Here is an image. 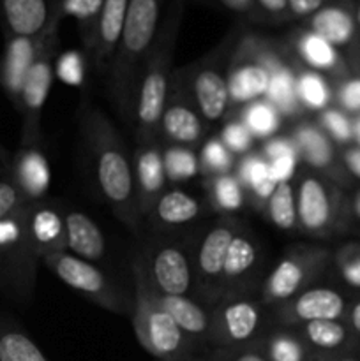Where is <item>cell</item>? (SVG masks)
Here are the masks:
<instances>
[{
    "label": "cell",
    "instance_id": "6da1fadb",
    "mask_svg": "<svg viewBox=\"0 0 360 361\" xmlns=\"http://www.w3.org/2000/svg\"><path fill=\"white\" fill-rule=\"evenodd\" d=\"M78 123L88 171L99 197L133 235H140L143 217L138 208L133 155L119 129L102 109L90 102L80 108Z\"/></svg>",
    "mask_w": 360,
    "mask_h": 361
},
{
    "label": "cell",
    "instance_id": "7a4b0ae2",
    "mask_svg": "<svg viewBox=\"0 0 360 361\" xmlns=\"http://www.w3.org/2000/svg\"><path fill=\"white\" fill-rule=\"evenodd\" d=\"M184 6H186V0L172 2L168 14L164 20H161L154 44L140 73L133 122H131L138 143L159 141V120H161L169 87H172L173 73H175L173 56H175L180 23H182Z\"/></svg>",
    "mask_w": 360,
    "mask_h": 361
},
{
    "label": "cell",
    "instance_id": "3957f363",
    "mask_svg": "<svg viewBox=\"0 0 360 361\" xmlns=\"http://www.w3.org/2000/svg\"><path fill=\"white\" fill-rule=\"evenodd\" d=\"M162 0H129L122 35L108 71V90L120 115L133 122L138 80L161 25Z\"/></svg>",
    "mask_w": 360,
    "mask_h": 361
},
{
    "label": "cell",
    "instance_id": "277c9868",
    "mask_svg": "<svg viewBox=\"0 0 360 361\" xmlns=\"http://www.w3.org/2000/svg\"><path fill=\"white\" fill-rule=\"evenodd\" d=\"M131 271L134 286V309L131 323L141 348L157 361H191L194 356L201 355L161 305L157 291L148 279L138 254L133 257Z\"/></svg>",
    "mask_w": 360,
    "mask_h": 361
},
{
    "label": "cell",
    "instance_id": "5b68a950",
    "mask_svg": "<svg viewBox=\"0 0 360 361\" xmlns=\"http://www.w3.org/2000/svg\"><path fill=\"white\" fill-rule=\"evenodd\" d=\"M295 192L302 235L327 240L352 228L349 196L337 183L302 166L295 176Z\"/></svg>",
    "mask_w": 360,
    "mask_h": 361
},
{
    "label": "cell",
    "instance_id": "8992f818",
    "mask_svg": "<svg viewBox=\"0 0 360 361\" xmlns=\"http://www.w3.org/2000/svg\"><path fill=\"white\" fill-rule=\"evenodd\" d=\"M240 35V28H233L207 55L176 69L191 101L207 123L224 120L229 113V59Z\"/></svg>",
    "mask_w": 360,
    "mask_h": 361
},
{
    "label": "cell",
    "instance_id": "52a82bcc",
    "mask_svg": "<svg viewBox=\"0 0 360 361\" xmlns=\"http://www.w3.org/2000/svg\"><path fill=\"white\" fill-rule=\"evenodd\" d=\"M334 250L313 243H295L284 250L261 281L258 295L268 309L288 302L304 289L318 284L332 267Z\"/></svg>",
    "mask_w": 360,
    "mask_h": 361
},
{
    "label": "cell",
    "instance_id": "ba28073f",
    "mask_svg": "<svg viewBox=\"0 0 360 361\" xmlns=\"http://www.w3.org/2000/svg\"><path fill=\"white\" fill-rule=\"evenodd\" d=\"M27 207L0 221V289L20 305L30 303L41 263L28 240L25 226Z\"/></svg>",
    "mask_w": 360,
    "mask_h": 361
},
{
    "label": "cell",
    "instance_id": "9c48e42d",
    "mask_svg": "<svg viewBox=\"0 0 360 361\" xmlns=\"http://www.w3.org/2000/svg\"><path fill=\"white\" fill-rule=\"evenodd\" d=\"M270 326V309L261 302L258 293L222 296L212 305L208 348L224 349L256 344Z\"/></svg>",
    "mask_w": 360,
    "mask_h": 361
},
{
    "label": "cell",
    "instance_id": "30bf717a",
    "mask_svg": "<svg viewBox=\"0 0 360 361\" xmlns=\"http://www.w3.org/2000/svg\"><path fill=\"white\" fill-rule=\"evenodd\" d=\"M67 288L80 293L108 312L116 316H133L134 295L116 284L97 264L80 259L69 252L49 254L41 261Z\"/></svg>",
    "mask_w": 360,
    "mask_h": 361
},
{
    "label": "cell",
    "instance_id": "8fae6325",
    "mask_svg": "<svg viewBox=\"0 0 360 361\" xmlns=\"http://www.w3.org/2000/svg\"><path fill=\"white\" fill-rule=\"evenodd\" d=\"M246 222L235 215H221L217 221L208 224L203 233L193 240L194 279H196V295L205 305L212 307L222 298V271H224L226 252L236 233Z\"/></svg>",
    "mask_w": 360,
    "mask_h": 361
},
{
    "label": "cell",
    "instance_id": "7c38bea8",
    "mask_svg": "<svg viewBox=\"0 0 360 361\" xmlns=\"http://www.w3.org/2000/svg\"><path fill=\"white\" fill-rule=\"evenodd\" d=\"M148 279L161 295H196L193 263V240L157 238L147 240L138 254Z\"/></svg>",
    "mask_w": 360,
    "mask_h": 361
},
{
    "label": "cell",
    "instance_id": "4fadbf2b",
    "mask_svg": "<svg viewBox=\"0 0 360 361\" xmlns=\"http://www.w3.org/2000/svg\"><path fill=\"white\" fill-rule=\"evenodd\" d=\"M59 32L49 37L44 49L25 78L18 111L21 115L20 145H42V111L55 80V59L59 55Z\"/></svg>",
    "mask_w": 360,
    "mask_h": 361
},
{
    "label": "cell",
    "instance_id": "5bb4252c",
    "mask_svg": "<svg viewBox=\"0 0 360 361\" xmlns=\"http://www.w3.org/2000/svg\"><path fill=\"white\" fill-rule=\"evenodd\" d=\"M349 298L337 288L314 284L270 309L272 326L299 328L313 321H344Z\"/></svg>",
    "mask_w": 360,
    "mask_h": 361
},
{
    "label": "cell",
    "instance_id": "9a60e30c",
    "mask_svg": "<svg viewBox=\"0 0 360 361\" xmlns=\"http://www.w3.org/2000/svg\"><path fill=\"white\" fill-rule=\"evenodd\" d=\"M289 136L299 150L300 166L325 176L342 189H349L355 180L346 171L341 148L323 133L316 120L300 118L293 123Z\"/></svg>",
    "mask_w": 360,
    "mask_h": 361
},
{
    "label": "cell",
    "instance_id": "2e32d148",
    "mask_svg": "<svg viewBox=\"0 0 360 361\" xmlns=\"http://www.w3.org/2000/svg\"><path fill=\"white\" fill-rule=\"evenodd\" d=\"M205 134H207V122L191 101L179 76V71L175 69L168 99L159 120V141L162 145L194 148L203 141Z\"/></svg>",
    "mask_w": 360,
    "mask_h": 361
},
{
    "label": "cell",
    "instance_id": "e0dca14e",
    "mask_svg": "<svg viewBox=\"0 0 360 361\" xmlns=\"http://www.w3.org/2000/svg\"><path fill=\"white\" fill-rule=\"evenodd\" d=\"M268 90V71L254 51L251 34H242L233 48L228 69L229 115L249 102L265 99Z\"/></svg>",
    "mask_w": 360,
    "mask_h": 361
},
{
    "label": "cell",
    "instance_id": "ac0fdd59",
    "mask_svg": "<svg viewBox=\"0 0 360 361\" xmlns=\"http://www.w3.org/2000/svg\"><path fill=\"white\" fill-rule=\"evenodd\" d=\"M263 247L260 238L247 228V224L235 235L226 252L222 271V296L258 293L260 275L263 268Z\"/></svg>",
    "mask_w": 360,
    "mask_h": 361
},
{
    "label": "cell",
    "instance_id": "d6986e66",
    "mask_svg": "<svg viewBox=\"0 0 360 361\" xmlns=\"http://www.w3.org/2000/svg\"><path fill=\"white\" fill-rule=\"evenodd\" d=\"M59 30L60 27H56L41 37L6 35V46H4L2 59H0V88L4 90L6 97L13 102L14 108H18L20 104L21 88H23L28 71L41 55L49 37Z\"/></svg>",
    "mask_w": 360,
    "mask_h": 361
},
{
    "label": "cell",
    "instance_id": "ffe728a7",
    "mask_svg": "<svg viewBox=\"0 0 360 361\" xmlns=\"http://www.w3.org/2000/svg\"><path fill=\"white\" fill-rule=\"evenodd\" d=\"M282 41L286 42L292 55L304 67L323 74L332 83L337 80H342V78L349 76L353 73L352 66L344 59V55L335 46H332L330 42L325 41L323 37L311 32L309 28H295Z\"/></svg>",
    "mask_w": 360,
    "mask_h": 361
},
{
    "label": "cell",
    "instance_id": "44dd1931",
    "mask_svg": "<svg viewBox=\"0 0 360 361\" xmlns=\"http://www.w3.org/2000/svg\"><path fill=\"white\" fill-rule=\"evenodd\" d=\"M60 0H0V21L6 35L41 37L60 27Z\"/></svg>",
    "mask_w": 360,
    "mask_h": 361
},
{
    "label": "cell",
    "instance_id": "7402d4cb",
    "mask_svg": "<svg viewBox=\"0 0 360 361\" xmlns=\"http://www.w3.org/2000/svg\"><path fill=\"white\" fill-rule=\"evenodd\" d=\"M28 240L39 259L66 250V210L52 200L30 203L25 210Z\"/></svg>",
    "mask_w": 360,
    "mask_h": 361
},
{
    "label": "cell",
    "instance_id": "603a6c76",
    "mask_svg": "<svg viewBox=\"0 0 360 361\" xmlns=\"http://www.w3.org/2000/svg\"><path fill=\"white\" fill-rule=\"evenodd\" d=\"M7 176L20 189L27 203L46 200L52 185V168L42 145H20L11 154Z\"/></svg>",
    "mask_w": 360,
    "mask_h": 361
},
{
    "label": "cell",
    "instance_id": "cb8c5ba5",
    "mask_svg": "<svg viewBox=\"0 0 360 361\" xmlns=\"http://www.w3.org/2000/svg\"><path fill=\"white\" fill-rule=\"evenodd\" d=\"M134 182H136L138 208L141 217H147L150 208L166 190L164 161H162V143H138L133 154Z\"/></svg>",
    "mask_w": 360,
    "mask_h": 361
},
{
    "label": "cell",
    "instance_id": "d4e9b609",
    "mask_svg": "<svg viewBox=\"0 0 360 361\" xmlns=\"http://www.w3.org/2000/svg\"><path fill=\"white\" fill-rule=\"evenodd\" d=\"M207 208L208 204H205L200 197L173 187L159 196L145 219H148L157 231L172 233L200 221Z\"/></svg>",
    "mask_w": 360,
    "mask_h": 361
},
{
    "label": "cell",
    "instance_id": "484cf974",
    "mask_svg": "<svg viewBox=\"0 0 360 361\" xmlns=\"http://www.w3.org/2000/svg\"><path fill=\"white\" fill-rule=\"evenodd\" d=\"M157 298L166 312L179 324L180 330L196 345L198 351H201V349L208 351L210 349L208 341H210L212 307L205 305L193 296H169L157 293Z\"/></svg>",
    "mask_w": 360,
    "mask_h": 361
},
{
    "label": "cell",
    "instance_id": "4316f807",
    "mask_svg": "<svg viewBox=\"0 0 360 361\" xmlns=\"http://www.w3.org/2000/svg\"><path fill=\"white\" fill-rule=\"evenodd\" d=\"M66 252L88 261L101 263L108 252L106 238L94 219L81 210H66Z\"/></svg>",
    "mask_w": 360,
    "mask_h": 361
},
{
    "label": "cell",
    "instance_id": "83f0119b",
    "mask_svg": "<svg viewBox=\"0 0 360 361\" xmlns=\"http://www.w3.org/2000/svg\"><path fill=\"white\" fill-rule=\"evenodd\" d=\"M127 7H129V0H104L97 21V30H95L94 49L88 59L99 73L108 71L109 62L115 55L120 35H122Z\"/></svg>",
    "mask_w": 360,
    "mask_h": 361
},
{
    "label": "cell",
    "instance_id": "f1b7e54d",
    "mask_svg": "<svg viewBox=\"0 0 360 361\" xmlns=\"http://www.w3.org/2000/svg\"><path fill=\"white\" fill-rule=\"evenodd\" d=\"M302 27L323 37L332 46L341 49L352 48L356 37L355 14L339 4H327L318 13L307 18Z\"/></svg>",
    "mask_w": 360,
    "mask_h": 361
},
{
    "label": "cell",
    "instance_id": "f546056e",
    "mask_svg": "<svg viewBox=\"0 0 360 361\" xmlns=\"http://www.w3.org/2000/svg\"><path fill=\"white\" fill-rule=\"evenodd\" d=\"M313 355L355 351L359 341L346 321H313L295 328Z\"/></svg>",
    "mask_w": 360,
    "mask_h": 361
},
{
    "label": "cell",
    "instance_id": "4dcf8cb0",
    "mask_svg": "<svg viewBox=\"0 0 360 361\" xmlns=\"http://www.w3.org/2000/svg\"><path fill=\"white\" fill-rule=\"evenodd\" d=\"M233 173L246 190L247 201L256 210H263L265 203L277 185L270 175V166L267 159L260 154V150H253L251 154L236 159Z\"/></svg>",
    "mask_w": 360,
    "mask_h": 361
},
{
    "label": "cell",
    "instance_id": "1f68e13d",
    "mask_svg": "<svg viewBox=\"0 0 360 361\" xmlns=\"http://www.w3.org/2000/svg\"><path fill=\"white\" fill-rule=\"evenodd\" d=\"M267 361H313V353L295 328L270 326L258 341Z\"/></svg>",
    "mask_w": 360,
    "mask_h": 361
},
{
    "label": "cell",
    "instance_id": "d6a6232c",
    "mask_svg": "<svg viewBox=\"0 0 360 361\" xmlns=\"http://www.w3.org/2000/svg\"><path fill=\"white\" fill-rule=\"evenodd\" d=\"M203 189L207 194L208 208L221 215L239 214L247 203V194L235 173L207 176L203 178Z\"/></svg>",
    "mask_w": 360,
    "mask_h": 361
},
{
    "label": "cell",
    "instance_id": "836d02e7",
    "mask_svg": "<svg viewBox=\"0 0 360 361\" xmlns=\"http://www.w3.org/2000/svg\"><path fill=\"white\" fill-rule=\"evenodd\" d=\"M296 97L307 113H320L334 104V83L323 74L311 71L299 62L296 67Z\"/></svg>",
    "mask_w": 360,
    "mask_h": 361
},
{
    "label": "cell",
    "instance_id": "e575fe53",
    "mask_svg": "<svg viewBox=\"0 0 360 361\" xmlns=\"http://www.w3.org/2000/svg\"><path fill=\"white\" fill-rule=\"evenodd\" d=\"M0 361H49L34 338L13 319L0 317Z\"/></svg>",
    "mask_w": 360,
    "mask_h": 361
},
{
    "label": "cell",
    "instance_id": "d590c367",
    "mask_svg": "<svg viewBox=\"0 0 360 361\" xmlns=\"http://www.w3.org/2000/svg\"><path fill=\"white\" fill-rule=\"evenodd\" d=\"M233 115H236L242 120L244 126L249 129V133L253 134L256 141H267L268 137L279 134V130L282 129V123H284L281 113L267 99L249 102V104L242 106Z\"/></svg>",
    "mask_w": 360,
    "mask_h": 361
},
{
    "label": "cell",
    "instance_id": "8d00e7d4",
    "mask_svg": "<svg viewBox=\"0 0 360 361\" xmlns=\"http://www.w3.org/2000/svg\"><path fill=\"white\" fill-rule=\"evenodd\" d=\"M104 0H60V18H73L78 23L83 51L90 59L95 42V30Z\"/></svg>",
    "mask_w": 360,
    "mask_h": 361
},
{
    "label": "cell",
    "instance_id": "74e56055",
    "mask_svg": "<svg viewBox=\"0 0 360 361\" xmlns=\"http://www.w3.org/2000/svg\"><path fill=\"white\" fill-rule=\"evenodd\" d=\"M261 212L268 222L281 231H299L295 180L277 183Z\"/></svg>",
    "mask_w": 360,
    "mask_h": 361
},
{
    "label": "cell",
    "instance_id": "f35d334b",
    "mask_svg": "<svg viewBox=\"0 0 360 361\" xmlns=\"http://www.w3.org/2000/svg\"><path fill=\"white\" fill-rule=\"evenodd\" d=\"M162 161L168 183L189 182L200 175V161L198 152L191 147L180 145H162Z\"/></svg>",
    "mask_w": 360,
    "mask_h": 361
},
{
    "label": "cell",
    "instance_id": "ab89813d",
    "mask_svg": "<svg viewBox=\"0 0 360 361\" xmlns=\"http://www.w3.org/2000/svg\"><path fill=\"white\" fill-rule=\"evenodd\" d=\"M198 161H200V175H203V178L233 173L236 166V157L224 147L219 136H210L201 143Z\"/></svg>",
    "mask_w": 360,
    "mask_h": 361
},
{
    "label": "cell",
    "instance_id": "60d3db41",
    "mask_svg": "<svg viewBox=\"0 0 360 361\" xmlns=\"http://www.w3.org/2000/svg\"><path fill=\"white\" fill-rule=\"evenodd\" d=\"M314 120L339 148L353 145V118L337 106L332 104L316 113Z\"/></svg>",
    "mask_w": 360,
    "mask_h": 361
},
{
    "label": "cell",
    "instance_id": "b9f144b4",
    "mask_svg": "<svg viewBox=\"0 0 360 361\" xmlns=\"http://www.w3.org/2000/svg\"><path fill=\"white\" fill-rule=\"evenodd\" d=\"M88 63L90 60L81 49H67L59 53L55 59V78H59L67 87H83L87 81Z\"/></svg>",
    "mask_w": 360,
    "mask_h": 361
},
{
    "label": "cell",
    "instance_id": "7bdbcfd3",
    "mask_svg": "<svg viewBox=\"0 0 360 361\" xmlns=\"http://www.w3.org/2000/svg\"><path fill=\"white\" fill-rule=\"evenodd\" d=\"M332 267L348 288L360 291V243L349 242L334 250Z\"/></svg>",
    "mask_w": 360,
    "mask_h": 361
},
{
    "label": "cell",
    "instance_id": "ee69618b",
    "mask_svg": "<svg viewBox=\"0 0 360 361\" xmlns=\"http://www.w3.org/2000/svg\"><path fill=\"white\" fill-rule=\"evenodd\" d=\"M219 137L236 159L251 154L254 150V143H256L253 134L249 133V129L244 126V122L236 115L226 116Z\"/></svg>",
    "mask_w": 360,
    "mask_h": 361
},
{
    "label": "cell",
    "instance_id": "f6af8a7d",
    "mask_svg": "<svg viewBox=\"0 0 360 361\" xmlns=\"http://www.w3.org/2000/svg\"><path fill=\"white\" fill-rule=\"evenodd\" d=\"M334 106L349 116L360 115V73L334 81Z\"/></svg>",
    "mask_w": 360,
    "mask_h": 361
},
{
    "label": "cell",
    "instance_id": "bcb514c9",
    "mask_svg": "<svg viewBox=\"0 0 360 361\" xmlns=\"http://www.w3.org/2000/svg\"><path fill=\"white\" fill-rule=\"evenodd\" d=\"M27 204L30 203H27V200L20 192V189L14 185L13 180L7 175L0 176V221L14 215Z\"/></svg>",
    "mask_w": 360,
    "mask_h": 361
},
{
    "label": "cell",
    "instance_id": "7dc6e473",
    "mask_svg": "<svg viewBox=\"0 0 360 361\" xmlns=\"http://www.w3.org/2000/svg\"><path fill=\"white\" fill-rule=\"evenodd\" d=\"M205 355L210 361H267L258 342L256 344L240 345V348L210 349Z\"/></svg>",
    "mask_w": 360,
    "mask_h": 361
},
{
    "label": "cell",
    "instance_id": "c3c4849f",
    "mask_svg": "<svg viewBox=\"0 0 360 361\" xmlns=\"http://www.w3.org/2000/svg\"><path fill=\"white\" fill-rule=\"evenodd\" d=\"M260 154L270 162L277 157H284V155H299V150L289 134H275L261 143Z\"/></svg>",
    "mask_w": 360,
    "mask_h": 361
},
{
    "label": "cell",
    "instance_id": "681fc988",
    "mask_svg": "<svg viewBox=\"0 0 360 361\" xmlns=\"http://www.w3.org/2000/svg\"><path fill=\"white\" fill-rule=\"evenodd\" d=\"M268 166H270V175L275 183L292 182V180H295L296 173H299L300 159L299 155H284V157H277L270 161Z\"/></svg>",
    "mask_w": 360,
    "mask_h": 361
},
{
    "label": "cell",
    "instance_id": "f907efd6",
    "mask_svg": "<svg viewBox=\"0 0 360 361\" xmlns=\"http://www.w3.org/2000/svg\"><path fill=\"white\" fill-rule=\"evenodd\" d=\"M254 2H256L260 21L282 23V21L292 20L288 11V0H254Z\"/></svg>",
    "mask_w": 360,
    "mask_h": 361
},
{
    "label": "cell",
    "instance_id": "816d5d0a",
    "mask_svg": "<svg viewBox=\"0 0 360 361\" xmlns=\"http://www.w3.org/2000/svg\"><path fill=\"white\" fill-rule=\"evenodd\" d=\"M323 6H327V0H288V11L292 20L306 21Z\"/></svg>",
    "mask_w": 360,
    "mask_h": 361
},
{
    "label": "cell",
    "instance_id": "f5cc1de1",
    "mask_svg": "<svg viewBox=\"0 0 360 361\" xmlns=\"http://www.w3.org/2000/svg\"><path fill=\"white\" fill-rule=\"evenodd\" d=\"M219 4L224 9H228L229 13L236 14V16L244 18V20L260 21V14H258L254 0H219Z\"/></svg>",
    "mask_w": 360,
    "mask_h": 361
},
{
    "label": "cell",
    "instance_id": "db71d44e",
    "mask_svg": "<svg viewBox=\"0 0 360 361\" xmlns=\"http://www.w3.org/2000/svg\"><path fill=\"white\" fill-rule=\"evenodd\" d=\"M341 157L349 176L353 180H360V147L349 145V147L341 148Z\"/></svg>",
    "mask_w": 360,
    "mask_h": 361
},
{
    "label": "cell",
    "instance_id": "11a10c76",
    "mask_svg": "<svg viewBox=\"0 0 360 361\" xmlns=\"http://www.w3.org/2000/svg\"><path fill=\"white\" fill-rule=\"evenodd\" d=\"M344 321L349 326V330H352V334L356 337V341L360 342V296L349 300L348 312H346Z\"/></svg>",
    "mask_w": 360,
    "mask_h": 361
},
{
    "label": "cell",
    "instance_id": "9f6ffc18",
    "mask_svg": "<svg viewBox=\"0 0 360 361\" xmlns=\"http://www.w3.org/2000/svg\"><path fill=\"white\" fill-rule=\"evenodd\" d=\"M313 361H360V356L355 351L334 353V355H314Z\"/></svg>",
    "mask_w": 360,
    "mask_h": 361
},
{
    "label": "cell",
    "instance_id": "6f0895ef",
    "mask_svg": "<svg viewBox=\"0 0 360 361\" xmlns=\"http://www.w3.org/2000/svg\"><path fill=\"white\" fill-rule=\"evenodd\" d=\"M349 219L352 224H360V189L353 196H349Z\"/></svg>",
    "mask_w": 360,
    "mask_h": 361
},
{
    "label": "cell",
    "instance_id": "680465c9",
    "mask_svg": "<svg viewBox=\"0 0 360 361\" xmlns=\"http://www.w3.org/2000/svg\"><path fill=\"white\" fill-rule=\"evenodd\" d=\"M353 118V145L360 147V115L352 116Z\"/></svg>",
    "mask_w": 360,
    "mask_h": 361
},
{
    "label": "cell",
    "instance_id": "91938a15",
    "mask_svg": "<svg viewBox=\"0 0 360 361\" xmlns=\"http://www.w3.org/2000/svg\"><path fill=\"white\" fill-rule=\"evenodd\" d=\"M0 161L4 162V164L7 166V169H9V162H11V154L7 152V148L4 147L2 141H0Z\"/></svg>",
    "mask_w": 360,
    "mask_h": 361
},
{
    "label": "cell",
    "instance_id": "94428289",
    "mask_svg": "<svg viewBox=\"0 0 360 361\" xmlns=\"http://www.w3.org/2000/svg\"><path fill=\"white\" fill-rule=\"evenodd\" d=\"M7 175V166L0 161V176H6Z\"/></svg>",
    "mask_w": 360,
    "mask_h": 361
},
{
    "label": "cell",
    "instance_id": "6125c7cd",
    "mask_svg": "<svg viewBox=\"0 0 360 361\" xmlns=\"http://www.w3.org/2000/svg\"><path fill=\"white\" fill-rule=\"evenodd\" d=\"M191 361H210V360L207 358V355H198V356H194Z\"/></svg>",
    "mask_w": 360,
    "mask_h": 361
},
{
    "label": "cell",
    "instance_id": "be15d7a7",
    "mask_svg": "<svg viewBox=\"0 0 360 361\" xmlns=\"http://www.w3.org/2000/svg\"><path fill=\"white\" fill-rule=\"evenodd\" d=\"M355 20H356V25H360V7H359V11H356V14H355Z\"/></svg>",
    "mask_w": 360,
    "mask_h": 361
}]
</instances>
